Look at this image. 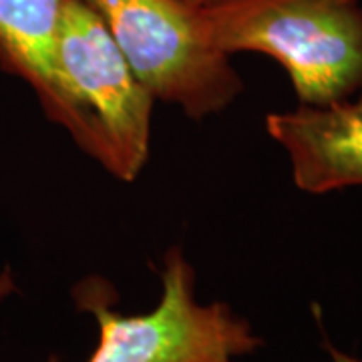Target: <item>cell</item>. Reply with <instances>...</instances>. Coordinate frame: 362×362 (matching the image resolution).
<instances>
[{
  "mask_svg": "<svg viewBox=\"0 0 362 362\" xmlns=\"http://www.w3.org/2000/svg\"><path fill=\"white\" fill-rule=\"evenodd\" d=\"M40 105L113 177H139L149 157L156 99L83 0L66 4L52 52L51 87Z\"/></svg>",
  "mask_w": 362,
  "mask_h": 362,
  "instance_id": "cell-1",
  "label": "cell"
},
{
  "mask_svg": "<svg viewBox=\"0 0 362 362\" xmlns=\"http://www.w3.org/2000/svg\"><path fill=\"white\" fill-rule=\"evenodd\" d=\"M199 11L220 51L282 66L298 105L326 107L362 89V0H223Z\"/></svg>",
  "mask_w": 362,
  "mask_h": 362,
  "instance_id": "cell-2",
  "label": "cell"
},
{
  "mask_svg": "<svg viewBox=\"0 0 362 362\" xmlns=\"http://www.w3.org/2000/svg\"><path fill=\"white\" fill-rule=\"evenodd\" d=\"M73 298L97 322L99 338L87 362H233L264 344L230 304L197 300L195 270L181 247L165 254L153 310L119 312L113 286L97 276L81 280Z\"/></svg>",
  "mask_w": 362,
  "mask_h": 362,
  "instance_id": "cell-3",
  "label": "cell"
},
{
  "mask_svg": "<svg viewBox=\"0 0 362 362\" xmlns=\"http://www.w3.org/2000/svg\"><path fill=\"white\" fill-rule=\"evenodd\" d=\"M103 21L143 87L192 119L216 115L244 83L183 0H83Z\"/></svg>",
  "mask_w": 362,
  "mask_h": 362,
  "instance_id": "cell-4",
  "label": "cell"
},
{
  "mask_svg": "<svg viewBox=\"0 0 362 362\" xmlns=\"http://www.w3.org/2000/svg\"><path fill=\"white\" fill-rule=\"evenodd\" d=\"M266 129L286 151L298 189L320 195L362 185V89L326 107L270 113Z\"/></svg>",
  "mask_w": 362,
  "mask_h": 362,
  "instance_id": "cell-5",
  "label": "cell"
},
{
  "mask_svg": "<svg viewBox=\"0 0 362 362\" xmlns=\"http://www.w3.org/2000/svg\"><path fill=\"white\" fill-rule=\"evenodd\" d=\"M69 0H0V66L49 93L52 52Z\"/></svg>",
  "mask_w": 362,
  "mask_h": 362,
  "instance_id": "cell-6",
  "label": "cell"
},
{
  "mask_svg": "<svg viewBox=\"0 0 362 362\" xmlns=\"http://www.w3.org/2000/svg\"><path fill=\"white\" fill-rule=\"evenodd\" d=\"M326 349L330 352V356H332V362H362L361 358H354V356H350V354H344V352H340L337 350L332 344H326Z\"/></svg>",
  "mask_w": 362,
  "mask_h": 362,
  "instance_id": "cell-7",
  "label": "cell"
},
{
  "mask_svg": "<svg viewBox=\"0 0 362 362\" xmlns=\"http://www.w3.org/2000/svg\"><path fill=\"white\" fill-rule=\"evenodd\" d=\"M183 2H187L194 8H207V6H214V4L223 2V0H183Z\"/></svg>",
  "mask_w": 362,
  "mask_h": 362,
  "instance_id": "cell-8",
  "label": "cell"
}]
</instances>
